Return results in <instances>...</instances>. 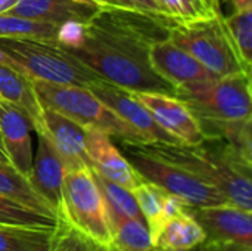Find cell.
<instances>
[{
	"label": "cell",
	"instance_id": "1",
	"mask_svg": "<svg viewBox=\"0 0 252 251\" xmlns=\"http://www.w3.org/2000/svg\"><path fill=\"white\" fill-rule=\"evenodd\" d=\"M173 19L140 10L102 6L87 22L62 25L59 44L105 81L130 92L176 93L149 59L151 47L168 38Z\"/></svg>",
	"mask_w": 252,
	"mask_h": 251
},
{
	"label": "cell",
	"instance_id": "2",
	"mask_svg": "<svg viewBox=\"0 0 252 251\" xmlns=\"http://www.w3.org/2000/svg\"><path fill=\"white\" fill-rule=\"evenodd\" d=\"M146 151L176 163L217 188L229 203L252 212L251 163L221 138L207 136L198 145L140 143Z\"/></svg>",
	"mask_w": 252,
	"mask_h": 251
},
{
	"label": "cell",
	"instance_id": "3",
	"mask_svg": "<svg viewBox=\"0 0 252 251\" xmlns=\"http://www.w3.org/2000/svg\"><path fill=\"white\" fill-rule=\"evenodd\" d=\"M6 62L32 81L90 87L103 81L96 72L68 53L58 40L0 37Z\"/></svg>",
	"mask_w": 252,
	"mask_h": 251
},
{
	"label": "cell",
	"instance_id": "4",
	"mask_svg": "<svg viewBox=\"0 0 252 251\" xmlns=\"http://www.w3.org/2000/svg\"><path fill=\"white\" fill-rule=\"evenodd\" d=\"M34 90L43 108H50L86 130H99L120 142L148 143L146 139L127 121L108 108L89 87L61 86L44 81H32Z\"/></svg>",
	"mask_w": 252,
	"mask_h": 251
},
{
	"label": "cell",
	"instance_id": "5",
	"mask_svg": "<svg viewBox=\"0 0 252 251\" xmlns=\"http://www.w3.org/2000/svg\"><path fill=\"white\" fill-rule=\"evenodd\" d=\"M168 38L189 52L216 77L251 72L241 58L221 13L193 22L174 24Z\"/></svg>",
	"mask_w": 252,
	"mask_h": 251
},
{
	"label": "cell",
	"instance_id": "6",
	"mask_svg": "<svg viewBox=\"0 0 252 251\" xmlns=\"http://www.w3.org/2000/svg\"><path fill=\"white\" fill-rule=\"evenodd\" d=\"M118 149L143 180L183 200L189 207H208L229 203L217 188L204 182L185 167L146 151L140 143L120 142Z\"/></svg>",
	"mask_w": 252,
	"mask_h": 251
},
{
	"label": "cell",
	"instance_id": "7",
	"mask_svg": "<svg viewBox=\"0 0 252 251\" xmlns=\"http://www.w3.org/2000/svg\"><path fill=\"white\" fill-rule=\"evenodd\" d=\"M174 96L189 107L199 123L251 118V72L182 84Z\"/></svg>",
	"mask_w": 252,
	"mask_h": 251
},
{
	"label": "cell",
	"instance_id": "8",
	"mask_svg": "<svg viewBox=\"0 0 252 251\" xmlns=\"http://www.w3.org/2000/svg\"><path fill=\"white\" fill-rule=\"evenodd\" d=\"M58 220L108 251L111 243L108 206L96 182L93 169L66 172L62 189V212Z\"/></svg>",
	"mask_w": 252,
	"mask_h": 251
},
{
	"label": "cell",
	"instance_id": "9",
	"mask_svg": "<svg viewBox=\"0 0 252 251\" xmlns=\"http://www.w3.org/2000/svg\"><path fill=\"white\" fill-rule=\"evenodd\" d=\"M149 111L155 123L185 145H198L205 139L199 120L179 98L157 92H133Z\"/></svg>",
	"mask_w": 252,
	"mask_h": 251
},
{
	"label": "cell",
	"instance_id": "10",
	"mask_svg": "<svg viewBox=\"0 0 252 251\" xmlns=\"http://www.w3.org/2000/svg\"><path fill=\"white\" fill-rule=\"evenodd\" d=\"M190 215L207 235L205 243L241 244L252 247V212L232 203L189 207Z\"/></svg>",
	"mask_w": 252,
	"mask_h": 251
},
{
	"label": "cell",
	"instance_id": "11",
	"mask_svg": "<svg viewBox=\"0 0 252 251\" xmlns=\"http://www.w3.org/2000/svg\"><path fill=\"white\" fill-rule=\"evenodd\" d=\"M89 89L118 117L127 121L133 129H136L146 139L148 143H154V142H162L171 145L182 143L179 139L162 130L155 123L149 111L136 99L133 92L105 80L90 86Z\"/></svg>",
	"mask_w": 252,
	"mask_h": 251
},
{
	"label": "cell",
	"instance_id": "12",
	"mask_svg": "<svg viewBox=\"0 0 252 251\" xmlns=\"http://www.w3.org/2000/svg\"><path fill=\"white\" fill-rule=\"evenodd\" d=\"M37 136L38 149L32 158V167L27 179L35 194L50 207L56 219H59L62 212V189L66 170L49 138L44 133H37Z\"/></svg>",
	"mask_w": 252,
	"mask_h": 251
},
{
	"label": "cell",
	"instance_id": "13",
	"mask_svg": "<svg viewBox=\"0 0 252 251\" xmlns=\"http://www.w3.org/2000/svg\"><path fill=\"white\" fill-rule=\"evenodd\" d=\"M41 133H44L55 146L66 172L92 169V161L86 148L84 127L50 108H43Z\"/></svg>",
	"mask_w": 252,
	"mask_h": 251
},
{
	"label": "cell",
	"instance_id": "14",
	"mask_svg": "<svg viewBox=\"0 0 252 251\" xmlns=\"http://www.w3.org/2000/svg\"><path fill=\"white\" fill-rule=\"evenodd\" d=\"M86 148L92 169L102 178L128 191H133L143 180L106 133L92 129L86 130Z\"/></svg>",
	"mask_w": 252,
	"mask_h": 251
},
{
	"label": "cell",
	"instance_id": "15",
	"mask_svg": "<svg viewBox=\"0 0 252 251\" xmlns=\"http://www.w3.org/2000/svg\"><path fill=\"white\" fill-rule=\"evenodd\" d=\"M149 59L152 68L174 87L193 81L219 78L189 52L174 44L170 38L157 41L151 47Z\"/></svg>",
	"mask_w": 252,
	"mask_h": 251
},
{
	"label": "cell",
	"instance_id": "16",
	"mask_svg": "<svg viewBox=\"0 0 252 251\" xmlns=\"http://www.w3.org/2000/svg\"><path fill=\"white\" fill-rule=\"evenodd\" d=\"M31 124L16 108L0 102V142L9 164L24 178L32 167Z\"/></svg>",
	"mask_w": 252,
	"mask_h": 251
},
{
	"label": "cell",
	"instance_id": "17",
	"mask_svg": "<svg viewBox=\"0 0 252 251\" xmlns=\"http://www.w3.org/2000/svg\"><path fill=\"white\" fill-rule=\"evenodd\" d=\"M102 6L94 1L75 0H18L4 13L18 15L41 22L65 25L69 22H87Z\"/></svg>",
	"mask_w": 252,
	"mask_h": 251
},
{
	"label": "cell",
	"instance_id": "18",
	"mask_svg": "<svg viewBox=\"0 0 252 251\" xmlns=\"http://www.w3.org/2000/svg\"><path fill=\"white\" fill-rule=\"evenodd\" d=\"M0 102L21 111L37 133L43 132V107L32 80L7 62L0 64Z\"/></svg>",
	"mask_w": 252,
	"mask_h": 251
},
{
	"label": "cell",
	"instance_id": "19",
	"mask_svg": "<svg viewBox=\"0 0 252 251\" xmlns=\"http://www.w3.org/2000/svg\"><path fill=\"white\" fill-rule=\"evenodd\" d=\"M205 241L207 235L190 215L189 209L167 217L152 232V243L157 251L190 250Z\"/></svg>",
	"mask_w": 252,
	"mask_h": 251
},
{
	"label": "cell",
	"instance_id": "20",
	"mask_svg": "<svg viewBox=\"0 0 252 251\" xmlns=\"http://www.w3.org/2000/svg\"><path fill=\"white\" fill-rule=\"evenodd\" d=\"M108 216L111 229L108 251H155L151 229L145 220L123 216L111 207H108Z\"/></svg>",
	"mask_w": 252,
	"mask_h": 251
},
{
	"label": "cell",
	"instance_id": "21",
	"mask_svg": "<svg viewBox=\"0 0 252 251\" xmlns=\"http://www.w3.org/2000/svg\"><path fill=\"white\" fill-rule=\"evenodd\" d=\"M0 194L35 210L43 215L56 219L50 207L35 194L27 178L19 175L12 166L0 163Z\"/></svg>",
	"mask_w": 252,
	"mask_h": 251
},
{
	"label": "cell",
	"instance_id": "22",
	"mask_svg": "<svg viewBox=\"0 0 252 251\" xmlns=\"http://www.w3.org/2000/svg\"><path fill=\"white\" fill-rule=\"evenodd\" d=\"M61 28L62 25L41 22L10 13H0V37L59 40Z\"/></svg>",
	"mask_w": 252,
	"mask_h": 251
},
{
	"label": "cell",
	"instance_id": "23",
	"mask_svg": "<svg viewBox=\"0 0 252 251\" xmlns=\"http://www.w3.org/2000/svg\"><path fill=\"white\" fill-rule=\"evenodd\" d=\"M131 194L152 234L165 217V206L170 194L148 180H142Z\"/></svg>",
	"mask_w": 252,
	"mask_h": 251
},
{
	"label": "cell",
	"instance_id": "24",
	"mask_svg": "<svg viewBox=\"0 0 252 251\" xmlns=\"http://www.w3.org/2000/svg\"><path fill=\"white\" fill-rule=\"evenodd\" d=\"M162 13L177 24L193 22L220 13L219 0H157Z\"/></svg>",
	"mask_w": 252,
	"mask_h": 251
},
{
	"label": "cell",
	"instance_id": "25",
	"mask_svg": "<svg viewBox=\"0 0 252 251\" xmlns=\"http://www.w3.org/2000/svg\"><path fill=\"white\" fill-rule=\"evenodd\" d=\"M56 222L58 219L35 212L0 194V223L28 228H55Z\"/></svg>",
	"mask_w": 252,
	"mask_h": 251
},
{
	"label": "cell",
	"instance_id": "26",
	"mask_svg": "<svg viewBox=\"0 0 252 251\" xmlns=\"http://www.w3.org/2000/svg\"><path fill=\"white\" fill-rule=\"evenodd\" d=\"M53 228H28L0 223V251H27L47 241Z\"/></svg>",
	"mask_w": 252,
	"mask_h": 251
},
{
	"label": "cell",
	"instance_id": "27",
	"mask_svg": "<svg viewBox=\"0 0 252 251\" xmlns=\"http://www.w3.org/2000/svg\"><path fill=\"white\" fill-rule=\"evenodd\" d=\"M94 173V178H96V182L102 191V195L108 204V207H111L112 210H115L117 213L123 215V216H127V217H133V219H139V220H145L131 191L102 178L99 173ZM146 222V220H145Z\"/></svg>",
	"mask_w": 252,
	"mask_h": 251
},
{
	"label": "cell",
	"instance_id": "28",
	"mask_svg": "<svg viewBox=\"0 0 252 251\" xmlns=\"http://www.w3.org/2000/svg\"><path fill=\"white\" fill-rule=\"evenodd\" d=\"M229 33L236 44V49L244 62L251 68L252 64V7L235 10L229 18H224Z\"/></svg>",
	"mask_w": 252,
	"mask_h": 251
},
{
	"label": "cell",
	"instance_id": "29",
	"mask_svg": "<svg viewBox=\"0 0 252 251\" xmlns=\"http://www.w3.org/2000/svg\"><path fill=\"white\" fill-rule=\"evenodd\" d=\"M49 251H105L96 246L93 241L77 232L66 222L58 220L50 240H49Z\"/></svg>",
	"mask_w": 252,
	"mask_h": 251
},
{
	"label": "cell",
	"instance_id": "30",
	"mask_svg": "<svg viewBox=\"0 0 252 251\" xmlns=\"http://www.w3.org/2000/svg\"><path fill=\"white\" fill-rule=\"evenodd\" d=\"M100 6H109V7H121V9H131V10H140L146 13L154 15H162V10L157 0H90Z\"/></svg>",
	"mask_w": 252,
	"mask_h": 251
},
{
	"label": "cell",
	"instance_id": "31",
	"mask_svg": "<svg viewBox=\"0 0 252 251\" xmlns=\"http://www.w3.org/2000/svg\"><path fill=\"white\" fill-rule=\"evenodd\" d=\"M207 251H252V247H245L241 244H217V243H207Z\"/></svg>",
	"mask_w": 252,
	"mask_h": 251
},
{
	"label": "cell",
	"instance_id": "32",
	"mask_svg": "<svg viewBox=\"0 0 252 251\" xmlns=\"http://www.w3.org/2000/svg\"><path fill=\"white\" fill-rule=\"evenodd\" d=\"M235 10H242V9H251L252 0H230Z\"/></svg>",
	"mask_w": 252,
	"mask_h": 251
},
{
	"label": "cell",
	"instance_id": "33",
	"mask_svg": "<svg viewBox=\"0 0 252 251\" xmlns=\"http://www.w3.org/2000/svg\"><path fill=\"white\" fill-rule=\"evenodd\" d=\"M18 3V0H0V13L7 12L10 7H13Z\"/></svg>",
	"mask_w": 252,
	"mask_h": 251
},
{
	"label": "cell",
	"instance_id": "34",
	"mask_svg": "<svg viewBox=\"0 0 252 251\" xmlns=\"http://www.w3.org/2000/svg\"><path fill=\"white\" fill-rule=\"evenodd\" d=\"M49 240H50V238H49ZM49 240L44 241V243H41V244L34 246L32 249H30V250L27 251H49Z\"/></svg>",
	"mask_w": 252,
	"mask_h": 251
},
{
	"label": "cell",
	"instance_id": "35",
	"mask_svg": "<svg viewBox=\"0 0 252 251\" xmlns=\"http://www.w3.org/2000/svg\"><path fill=\"white\" fill-rule=\"evenodd\" d=\"M207 250H208V244H207V243H204V244H201V246H198V247H195V249H190V250H183V251H207Z\"/></svg>",
	"mask_w": 252,
	"mask_h": 251
},
{
	"label": "cell",
	"instance_id": "36",
	"mask_svg": "<svg viewBox=\"0 0 252 251\" xmlns=\"http://www.w3.org/2000/svg\"><path fill=\"white\" fill-rule=\"evenodd\" d=\"M0 163L9 164V160H7V157H6V154H4V151H3L1 146H0ZM9 166H10V164H9Z\"/></svg>",
	"mask_w": 252,
	"mask_h": 251
},
{
	"label": "cell",
	"instance_id": "37",
	"mask_svg": "<svg viewBox=\"0 0 252 251\" xmlns=\"http://www.w3.org/2000/svg\"><path fill=\"white\" fill-rule=\"evenodd\" d=\"M1 62H6V56H4V53L0 50V64H1Z\"/></svg>",
	"mask_w": 252,
	"mask_h": 251
},
{
	"label": "cell",
	"instance_id": "38",
	"mask_svg": "<svg viewBox=\"0 0 252 251\" xmlns=\"http://www.w3.org/2000/svg\"><path fill=\"white\" fill-rule=\"evenodd\" d=\"M75 1H90V0H75Z\"/></svg>",
	"mask_w": 252,
	"mask_h": 251
},
{
	"label": "cell",
	"instance_id": "39",
	"mask_svg": "<svg viewBox=\"0 0 252 251\" xmlns=\"http://www.w3.org/2000/svg\"><path fill=\"white\" fill-rule=\"evenodd\" d=\"M0 146H1V142H0ZM1 148H3V146H1Z\"/></svg>",
	"mask_w": 252,
	"mask_h": 251
}]
</instances>
